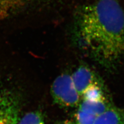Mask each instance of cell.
<instances>
[{
  "instance_id": "obj_1",
  "label": "cell",
  "mask_w": 124,
  "mask_h": 124,
  "mask_svg": "<svg viewBox=\"0 0 124 124\" xmlns=\"http://www.w3.org/2000/svg\"><path fill=\"white\" fill-rule=\"evenodd\" d=\"M81 42L107 68L124 54V10L117 0H97L83 5L76 18Z\"/></svg>"
},
{
  "instance_id": "obj_2",
  "label": "cell",
  "mask_w": 124,
  "mask_h": 124,
  "mask_svg": "<svg viewBox=\"0 0 124 124\" xmlns=\"http://www.w3.org/2000/svg\"><path fill=\"white\" fill-rule=\"evenodd\" d=\"M51 93L55 103L65 107L78 104L80 95L76 90L71 76L63 74L58 76L51 86Z\"/></svg>"
},
{
  "instance_id": "obj_3",
  "label": "cell",
  "mask_w": 124,
  "mask_h": 124,
  "mask_svg": "<svg viewBox=\"0 0 124 124\" xmlns=\"http://www.w3.org/2000/svg\"><path fill=\"white\" fill-rule=\"evenodd\" d=\"M73 84L80 96H82L86 89L91 85L100 83L90 68L82 66L80 67L71 76Z\"/></svg>"
},
{
  "instance_id": "obj_4",
  "label": "cell",
  "mask_w": 124,
  "mask_h": 124,
  "mask_svg": "<svg viewBox=\"0 0 124 124\" xmlns=\"http://www.w3.org/2000/svg\"><path fill=\"white\" fill-rule=\"evenodd\" d=\"M94 124H124V111L112 106L97 116Z\"/></svg>"
},
{
  "instance_id": "obj_5",
  "label": "cell",
  "mask_w": 124,
  "mask_h": 124,
  "mask_svg": "<svg viewBox=\"0 0 124 124\" xmlns=\"http://www.w3.org/2000/svg\"><path fill=\"white\" fill-rule=\"evenodd\" d=\"M112 106L106 97L94 101L84 100L80 104L79 110L94 115L97 117L103 113Z\"/></svg>"
},
{
  "instance_id": "obj_6",
  "label": "cell",
  "mask_w": 124,
  "mask_h": 124,
  "mask_svg": "<svg viewBox=\"0 0 124 124\" xmlns=\"http://www.w3.org/2000/svg\"><path fill=\"white\" fill-rule=\"evenodd\" d=\"M82 95L84 100L91 101L98 100L106 97L99 83H96L91 85L86 89Z\"/></svg>"
},
{
  "instance_id": "obj_7",
  "label": "cell",
  "mask_w": 124,
  "mask_h": 124,
  "mask_svg": "<svg viewBox=\"0 0 124 124\" xmlns=\"http://www.w3.org/2000/svg\"><path fill=\"white\" fill-rule=\"evenodd\" d=\"M18 124H44V118L39 112H31L26 114Z\"/></svg>"
},
{
  "instance_id": "obj_8",
  "label": "cell",
  "mask_w": 124,
  "mask_h": 124,
  "mask_svg": "<svg viewBox=\"0 0 124 124\" xmlns=\"http://www.w3.org/2000/svg\"><path fill=\"white\" fill-rule=\"evenodd\" d=\"M96 116L79 110L76 114L77 124H94Z\"/></svg>"
},
{
  "instance_id": "obj_9",
  "label": "cell",
  "mask_w": 124,
  "mask_h": 124,
  "mask_svg": "<svg viewBox=\"0 0 124 124\" xmlns=\"http://www.w3.org/2000/svg\"><path fill=\"white\" fill-rule=\"evenodd\" d=\"M59 124H76L74 123H73L71 121H68V120H66V121H64L63 122H60Z\"/></svg>"
},
{
  "instance_id": "obj_10",
  "label": "cell",
  "mask_w": 124,
  "mask_h": 124,
  "mask_svg": "<svg viewBox=\"0 0 124 124\" xmlns=\"http://www.w3.org/2000/svg\"><path fill=\"white\" fill-rule=\"evenodd\" d=\"M0 124H6L4 123V122H3L2 120L0 119Z\"/></svg>"
}]
</instances>
